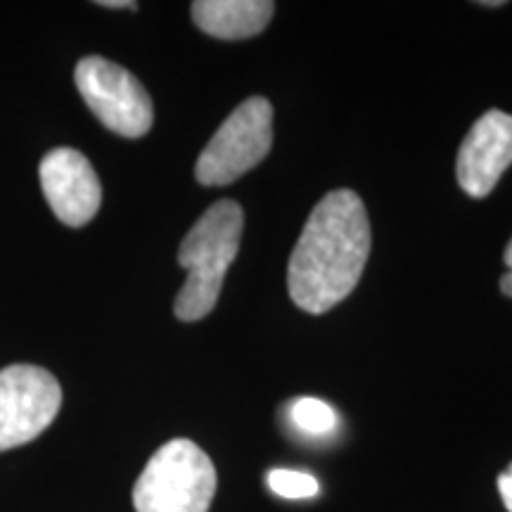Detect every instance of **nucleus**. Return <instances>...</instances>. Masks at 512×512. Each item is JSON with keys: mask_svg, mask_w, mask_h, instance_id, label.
Here are the masks:
<instances>
[{"mask_svg": "<svg viewBox=\"0 0 512 512\" xmlns=\"http://www.w3.org/2000/svg\"><path fill=\"white\" fill-rule=\"evenodd\" d=\"M366 204L354 190H332L316 204L287 264V290L306 313H328L356 290L370 254Z\"/></svg>", "mask_w": 512, "mask_h": 512, "instance_id": "obj_1", "label": "nucleus"}, {"mask_svg": "<svg viewBox=\"0 0 512 512\" xmlns=\"http://www.w3.org/2000/svg\"><path fill=\"white\" fill-rule=\"evenodd\" d=\"M501 290H503L505 297H512V271H508L501 278Z\"/></svg>", "mask_w": 512, "mask_h": 512, "instance_id": "obj_14", "label": "nucleus"}, {"mask_svg": "<svg viewBox=\"0 0 512 512\" xmlns=\"http://www.w3.org/2000/svg\"><path fill=\"white\" fill-rule=\"evenodd\" d=\"M245 211L238 202L221 200L204 211L178 249V264L188 278L178 292L174 311L178 320L195 323L214 311L228 268L238 256Z\"/></svg>", "mask_w": 512, "mask_h": 512, "instance_id": "obj_2", "label": "nucleus"}, {"mask_svg": "<svg viewBox=\"0 0 512 512\" xmlns=\"http://www.w3.org/2000/svg\"><path fill=\"white\" fill-rule=\"evenodd\" d=\"M100 8H128V10H136L138 5L131 3V0H100Z\"/></svg>", "mask_w": 512, "mask_h": 512, "instance_id": "obj_13", "label": "nucleus"}, {"mask_svg": "<svg viewBox=\"0 0 512 512\" xmlns=\"http://www.w3.org/2000/svg\"><path fill=\"white\" fill-rule=\"evenodd\" d=\"M512 164V117L501 110L482 114L458 150L456 176L467 195L482 200Z\"/></svg>", "mask_w": 512, "mask_h": 512, "instance_id": "obj_8", "label": "nucleus"}, {"mask_svg": "<svg viewBox=\"0 0 512 512\" xmlns=\"http://www.w3.org/2000/svg\"><path fill=\"white\" fill-rule=\"evenodd\" d=\"M62 406V387L46 368L0 370V453L24 446L48 430Z\"/></svg>", "mask_w": 512, "mask_h": 512, "instance_id": "obj_6", "label": "nucleus"}, {"mask_svg": "<svg viewBox=\"0 0 512 512\" xmlns=\"http://www.w3.org/2000/svg\"><path fill=\"white\" fill-rule=\"evenodd\" d=\"M498 491H501L505 508H508V512H512V465L503 472L501 477H498Z\"/></svg>", "mask_w": 512, "mask_h": 512, "instance_id": "obj_12", "label": "nucleus"}, {"mask_svg": "<svg viewBox=\"0 0 512 512\" xmlns=\"http://www.w3.org/2000/svg\"><path fill=\"white\" fill-rule=\"evenodd\" d=\"M268 489L280 498L302 501V498H313L318 494V479L309 472L283 470L280 467V470L268 472Z\"/></svg>", "mask_w": 512, "mask_h": 512, "instance_id": "obj_11", "label": "nucleus"}, {"mask_svg": "<svg viewBox=\"0 0 512 512\" xmlns=\"http://www.w3.org/2000/svg\"><path fill=\"white\" fill-rule=\"evenodd\" d=\"M216 467L190 439L166 441L147 460L133 486L136 512H209L216 496Z\"/></svg>", "mask_w": 512, "mask_h": 512, "instance_id": "obj_3", "label": "nucleus"}, {"mask_svg": "<svg viewBox=\"0 0 512 512\" xmlns=\"http://www.w3.org/2000/svg\"><path fill=\"white\" fill-rule=\"evenodd\" d=\"M275 3L268 0H197L190 5L192 22L221 41L259 36L271 22Z\"/></svg>", "mask_w": 512, "mask_h": 512, "instance_id": "obj_9", "label": "nucleus"}, {"mask_svg": "<svg viewBox=\"0 0 512 512\" xmlns=\"http://www.w3.org/2000/svg\"><path fill=\"white\" fill-rule=\"evenodd\" d=\"M503 259H505V266H508V271H512V240H510V245L505 247Z\"/></svg>", "mask_w": 512, "mask_h": 512, "instance_id": "obj_15", "label": "nucleus"}, {"mask_svg": "<svg viewBox=\"0 0 512 512\" xmlns=\"http://www.w3.org/2000/svg\"><path fill=\"white\" fill-rule=\"evenodd\" d=\"M290 418L292 425L299 432L309 434V437H325V434H330L337 427L335 411L325 401L311 399V396H304V399L292 403Z\"/></svg>", "mask_w": 512, "mask_h": 512, "instance_id": "obj_10", "label": "nucleus"}, {"mask_svg": "<svg viewBox=\"0 0 512 512\" xmlns=\"http://www.w3.org/2000/svg\"><path fill=\"white\" fill-rule=\"evenodd\" d=\"M273 147V107L249 98L223 121L195 164V178L207 188L230 185L264 162Z\"/></svg>", "mask_w": 512, "mask_h": 512, "instance_id": "obj_4", "label": "nucleus"}, {"mask_svg": "<svg viewBox=\"0 0 512 512\" xmlns=\"http://www.w3.org/2000/svg\"><path fill=\"white\" fill-rule=\"evenodd\" d=\"M74 81L88 110L121 138H143L155 121V107L136 76L100 55L83 57Z\"/></svg>", "mask_w": 512, "mask_h": 512, "instance_id": "obj_5", "label": "nucleus"}, {"mask_svg": "<svg viewBox=\"0 0 512 512\" xmlns=\"http://www.w3.org/2000/svg\"><path fill=\"white\" fill-rule=\"evenodd\" d=\"M41 190L64 226L81 228L95 219L102 204L100 178L74 147H55L38 166Z\"/></svg>", "mask_w": 512, "mask_h": 512, "instance_id": "obj_7", "label": "nucleus"}]
</instances>
